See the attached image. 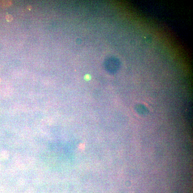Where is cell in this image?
I'll return each mask as SVG.
<instances>
[{
    "label": "cell",
    "mask_w": 193,
    "mask_h": 193,
    "mask_svg": "<svg viewBox=\"0 0 193 193\" xmlns=\"http://www.w3.org/2000/svg\"><path fill=\"white\" fill-rule=\"evenodd\" d=\"M135 109L137 113L140 115L146 116L149 113L148 109L144 105L141 104H136Z\"/></svg>",
    "instance_id": "1"
},
{
    "label": "cell",
    "mask_w": 193,
    "mask_h": 193,
    "mask_svg": "<svg viewBox=\"0 0 193 193\" xmlns=\"http://www.w3.org/2000/svg\"><path fill=\"white\" fill-rule=\"evenodd\" d=\"M11 2L9 1H0V7L5 8L11 6Z\"/></svg>",
    "instance_id": "2"
},
{
    "label": "cell",
    "mask_w": 193,
    "mask_h": 193,
    "mask_svg": "<svg viewBox=\"0 0 193 193\" xmlns=\"http://www.w3.org/2000/svg\"><path fill=\"white\" fill-rule=\"evenodd\" d=\"M6 20L8 21H11L13 20V16L10 14H8L6 16Z\"/></svg>",
    "instance_id": "3"
},
{
    "label": "cell",
    "mask_w": 193,
    "mask_h": 193,
    "mask_svg": "<svg viewBox=\"0 0 193 193\" xmlns=\"http://www.w3.org/2000/svg\"><path fill=\"white\" fill-rule=\"evenodd\" d=\"M32 8V7L30 5L28 6L27 7V9H28V10H30Z\"/></svg>",
    "instance_id": "4"
}]
</instances>
